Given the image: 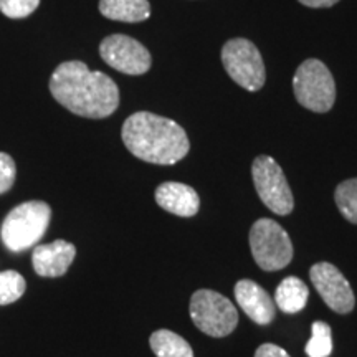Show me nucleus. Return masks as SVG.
Instances as JSON below:
<instances>
[{"label":"nucleus","instance_id":"1","mask_svg":"<svg viewBox=\"0 0 357 357\" xmlns=\"http://www.w3.org/2000/svg\"><path fill=\"white\" fill-rule=\"evenodd\" d=\"M50 93L63 108L82 118H108L119 106V88L108 75L91 71L83 61L58 65L50 78Z\"/></svg>","mask_w":357,"mask_h":357},{"label":"nucleus","instance_id":"2","mask_svg":"<svg viewBox=\"0 0 357 357\" xmlns=\"http://www.w3.org/2000/svg\"><path fill=\"white\" fill-rule=\"evenodd\" d=\"M121 137L134 158L159 166H172L190 149L189 137L181 124L149 111L129 116L123 124Z\"/></svg>","mask_w":357,"mask_h":357},{"label":"nucleus","instance_id":"3","mask_svg":"<svg viewBox=\"0 0 357 357\" xmlns=\"http://www.w3.org/2000/svg\"><path fill=\"white\" fill-rule=\"evenodd\" d=\"M50 220V205L42 200H29L7 213L0 227V238L10 252H24L40 242Z\"/></svg>","mask_w":357,"mask_h":357},{"label":"nucleus","instance_id":"4","mask_svg":"<svg viewBox=\"0 0 357 357\" xmlns=\"http://www.w3.org/2000/svg\"><path fill=\"white\" fill-rule=\"evenodd\" d=\"M294 96L303 108L312 113H328L336 101V83L323 61H303L293 77Z\"/></svg>","mask_w":357,"mask_h":357},{"label":"nucleus","instance_id":"5","mask_svg":"<svg viewBox=\"0 0 357 357\" xmlns=\"http://www.w3.org/2000/svg\"><path fill=\"white\" fill-rule=\"evenodd\" d=\"M253 260L265 271H278L293 260V243L288 231L271 218H260L250 229Z\"/></svg>","mask_w":357,"mask_h":357},{"label":"nucleus","instance_id":"6","mask_svg":"<svg viewBox=\"0 0 357 357\" xmlns=\"http://www.w3.org/2000/svg\"><path fill=\"white\" fill-rule=\"evenodd\" d=\"M190 318L195 328L212 337H225L238 324V311L229 298L213 291L199 289L190 298Z\"/></svg>","mask_w":357,"mask_h":357},{"label":"nucleus","instance_id":"7","mask_svg":"<svg viewBox=\"0 0 357 357\" xmlns=\"http://www.w3.org/2000/svg\"><path fill=\"white\" fill-rule=\"evenodd\" d=\"M222 63L229 77L247 91H258L265 84L263 58L255 43L247 38H234L223 45Z\"/></svg>","mask_w":357,"mask_h":357},{"label":"nucleus","instance_id":"8","mask_svg":"<svg viewBox=\"0 0 357 357\" xmlns=\"http://www.w3.org/2000/svg\"><path fill=\"white\" fill-rule=\"evenodd\" d=\"M252 177L261 202L276 215H288L294 208L293 192L283 169L270 155H258L252 164Z\"/></svg>","mask_w":357,"mask_h":357},{"label":"nucleus","instance_id":"9","mask_svg":"<svg viewBox=\"0 0 357 357\" xmlns=\"http://www.w3.org/2000/svg\"><path fill=\"white\" fill-rule=\"evenodd\" d=\"M100 55L106 65L121 71L124 75L139 77L151 70L153 58L141 42L128 35L114 33L102 40Z\"/></svg>","mask_w":357,"mask_h":357},{"label":"nucleus","instance_id":"10","mask_svg":"<svg viewBox=\"0 0 357 357\" xmlns=\"http://www.w3.org/2000/svg\"><path fill=\"white\" fill-rule=\"evenodd\" d=\"M310 278L312 287L323 298V301L337 314H349L356 306V296L349 281L336 266L328 261L311 266Z\"/></svg>","mask_w":357,"mask_h":357},{"label":"nucleus","instance_id":"11","mask_svg":"<svg viewBox=\"0 0 357 357\" xmlns=\"http://www.w3.org/2000/svg\"><path fill=\"white\" fill-rule=\"evenodd\" d=\"M77 257V248L66 240H55L47 245H38L32 253L35 273L43 278L63 276Z\"/></svg>","mask_w":357,"mask_h":357},{"label":"nucleus","instance_id":"12","mask_svg":"<svg viewBox=\"0 0 357 357\" xmlns=\"http://www.w3.org/2000/svg\"><path fill=\"white\" fill-rule=\"evenodd\" d=\"M234 293L238 306L253 323L266 326L275 319V300L255 281L240 280L235 284Z\"/></svg>","mask_w":357,"mask_h":357},{"label":"nucleus","instance_id":"13","mask_svg":"<svg viewBox=\"0 0 357 357\" xmlns=\"http://www.w3.org/2000/svg\"><path fill=\"white\" fill-rule=\"evenodd\" d=\"M155 202L162 211L177 217H194L200 208L195 189L181 182H164L155 189Z\"/></svg>","mask_w":357,"mask_h":357},{"label":"nucleus","instance_id":"14","mask_svg":"<svg viewBox=\"0 0 357 357\" xmlns=\"http://www.w3.org/2000/svg\"><path fill=\"white\" fill-rule=\"evenodd\" d=\"M102 17L126 24H139L151 17V6L147 0H100Z\"/></svg>","mask_w":357,"mask_h":357},{"label":"nucleus","instance_id":"15","mask_svg":"<svg viewBox=\"0 0 357 357\" xmlns=\"http://www.w3.org/2000/svg\"><path fill=\"white\" fill-rule=\"evenodd\" d=\"M310 300L306 283L298 276H288L278 284L275 293V305L287 314L300 312Z\"/></svg>","mask_w":357,"mask_h":357},{"label":"nucleus","instance_id":"16","mask_svg":"<svg viewBox=\"0 0 357 357\" xmlns=\"http://www.w3.org/2000/svg\"><path fill=\"white\" fill-rule=\"evenodd\" d=\"M149 344L155 357H194L189 342L169 329H159L151 334Z\"/></svg>","mask_w":357,"mask_h":357},{"label":"nucleus","instance_id":"17","mask_svg":"<svg viewBox=\"0 0 357 357\" xmlns=\"http://www.w3.org/2000/svg\"><path fill=\"white\" fill-rule=\"evenodd\" d=\"M334 200L342 217L357 225V177L341 182L334 192Z\"/></svg>","mask_w":357,"mask_h":357},{"label":"nucleus","instance_id":"18","mask_svg":"<svg viewBox=\"0 0 357 357\" xmlns=\"http://www.w3.org/2000/svg\"><path fill=\"white\" fill-rule=\"evenodd\" d=\"M311 331L312 336L305 347L307 357H329L333 352L331 326L324 321H314Z\"/></svg>","mask_w":357,"mask_h":357},{"label":"nucleus","instance_id":"19","mask_svg":"<svg viewBox=\"0 0 357 357\" xmlns=\"http://www.w3.org/2000/svg\"><path fill=\"white\" fill-rule=\"evenodd\" d=\"M26 289L25 278L19 271H0V306H7L20 300Z\"/></svg>","mask_w":357,"mask_h":357},{"label":"nucleus","instance_id":"20","mask_svg":"<svg viewBox=\"0 0 357 357\" xmlns=\"http://www.w3.org/2000/svg\"><path fill=\"white\" fill-rule=\"evenodd\" d=\"M40 6V0H0V12L8 19H25Z\"/></svg>","mask_w":357,"mask_h":357},{"label":"nucleus","instance_id":"21","mask_svg":"<svg viewBox=\"0 0 357 357\" xmlns=\"http://www.w3.org/2000/svg\"><path fill=\"white\" fill-rule=\"evenodd\" d=\"M15 176L17 167L13 159L6 153H0V195L12 189Z\"/></svg>","mask_w":357,"mask_h":357},{"label":"nucleus","instance_id":"22","mask_svg":"<svg viewBox=\"0 0 357 357\" xmlns=\"http://www.w3.org/2000/svg\"><path fill=\"white\" fill-rule=\"evenodd\" d=\"M253 357H289V354L283 349V347L266 342V344H261L258 347Z\"/></svg>","mask_w":357,"mask_h":357},{"label":"nucleus","instance_id":"23","mask_svg":"<svg viewBox=\"0 0 357 357\" xmlns=\"http://www.w3.org/2000/svg\"><path fill=\"white\" fill-rule=\"evenodd\" d=\"M298 2L311 8H328L336 6L339 0H298Z\"/></svg>","mask_w":357,"mask_h":357}]
</instances>
